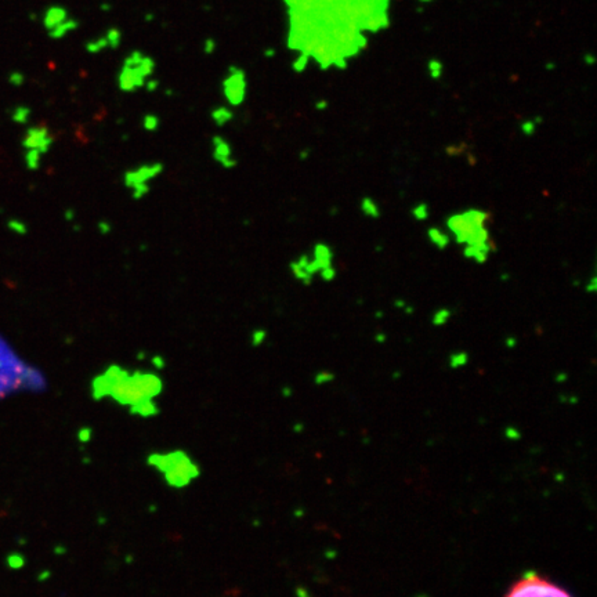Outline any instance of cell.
Masks as SVG:
<instances>
[{
  "label": "cell",
  "instance_id": "603a6c76",
  "mask_svg": "<svg viewBox=\"0 0 597 597\" xmlns=\"http://www.w3.org/2000/svg\"><path fill=\"white\" fill-rule=\"evenodd\" d=\"M307 62H308L307 54H302V56H299L297 58H296L295 61H293L292 67H293V69H295L296 72H303V71L306 69V67H307Z\"/></svg>",
  "mask_w": 597,
  "mask_h": 597
},
{
  "label": "cell",
  "instance_id": "f1b7e54d",
  "mask_svg": "<svg viewBox=\"0 0 597 597\" xmlns=\"http://www.w3.org/2000/svg\"><path fill=\"white\" fill-rule=\"evenodd\" d=\"M408 303L404 300V299H395L394 303H393V306H394L395 308H398V310H404V307H405Z\"/></svg>",
  "mask_w": 597,
  "mask_h": 597
},
{
  "label": "cell",
  "instance_id": "277c9868",
  "mask_svg": "<svg viewBox=\"0 0 597 597\" xmlns=\"http://www.w3.org/2000/svg\"><path fill=\"white\" fill-rule=\"evenodd\" d=\"M505 597H574L566 588L535 571L517 578L506 592Z\"/></svg>",
  "mask_w": 597,
  "mask_h": 597
},
{
  "label": "cell",
  "instance_id": "cb8c5ba5",
  "mask_svg": "<svg viewBox=\"0 0 597 597\" xmlns=\"http://www.w3.org/2000/svg\"><path fill=\"white\" fill-rule=\"evenodd\" d=\"M520 129H521L524 135H532L535 133L536 124L532 119H530V120H524L523 123L520 124Z\"/></svg>",
  "mask_w": 597,
  "mask_h": 597
},
{
  "label": "cell",
  "instance_id": "74e56055",
  "mask_svg": "<svg viewBox=\"0 0 597 597\" xmlns=\"http://www.w3.org/2000/svg\"><path fill=\"white\" fill-rule=\"evenodd\" d=\"M509 278H510V277H509L507 274H503V275H502V279H503V281H506V279H509Z\"/></svg>",
  "mask_w": 597,
  "mask_h": 597
},
{
  "label": "cell",
  "instance_id": "836d02e7",
  "mask_svg": "<svg viewBox=\"0 0 597 597\" xmlns=\"http://www.w3.org/2000/svg\"><path fill=\"white\" fill-rule=\"evenodd\" d=\"M144 18L147 19V22H151L152 19H155V14H151V12H148V14H145V15H144Z\"/></svg>",
  "mask_w": 597,
  "mask_h": 597
},
{
  "label": "cell",
  "instance_id": "e575fe53",
  "mask_svg": "<svg viewBox=\"0 0 597 597\" xmlns=\"http://www.w3.org/2000/svg\"><path fill=\"white\" fill-rule=\"evenodd\" d=\"M585 62H588V64H595V57H592V54H588V56L585 57Z\"/></svg>",
  "mask_w": 597,
  "mask_h": 597
},
{
  "label": "cell",
  "instance_id": "52a82bcc",
  "mask_svg": "<svg viewBox=\"0 0 597 597\" xmlns=\"http://www.w3.org/2000/svg\"><path fill=\"white\" fill-rule=\"evenodd\" d=\"M223 93L224 97L231 105H239L245 101L246 97L247 80L246 74L242 68L237 65L228 67L227 75L223 79Z\"/></svg>",
  "mask_w": 597,
  "mask_h": 597
},
{
  "label": "cell",
  "instance_id": "e0dca14e",
  "mask_svg": "<svg viewBox=\"0 0 597 597\" xmlns=\"http://www.w3.org/2000/svg\"><path fill=\"white\" fill-rule=\"evenodd\" d=\"M451 317H452V311L450 308H438L431 317V324L434 327H443L451 320Z\"/></svg>",
  "mask_w": 597,
  "mask_h": 597
},
{
  "label": "cell",
  "instance_id": "30bf717a",
  "mask_svg": "<svg viewBox=\"0 0 597 597\" xmlns=\"http://www.w3.org/2000/svg\"><path fill=\"white\" fill-rule=\"evenodd\" d=\"M78 28H79V21L72 18V17L69 15L65 21H62L61 24H58L57 26H54L51 31L47 32V35H49L50 39H53V40H61V39H64L65 36H68L71 32L76 31Z\"/></svg>",
  "mask_w": 597,
  "mask_h": 597
},
{
  "label": "cell",
  "instance_id": "ba28073f",
  "mask_svg": "<svg viewBox=\"0 0 597 597\" xmlns=\"http://www.w3.org/2000/svg\"><path fill=\"white\" fill-rule=\"evenodd\" d=\"M69 17L67 7L61 6V4H51V6L44 8L43 14H42V25L46 31H51L54 26L58 24H61L62 21Z\"/></svg>",
  "mask_w": 597,
  "mask_h": 597
},
{
  "label": "cell",
  "instance_id": "7a4b0ae2",
  "mask_svg": "<svg viewBox=\"0 0 597 597\" xmlns=\"http://www.w3.org/2000/svg\"><path fill=\"white\" fill-rule=\"evenodd\" d=\"M489 213L481 209H468L451 215L445 226L456 243L469 246H496L491 238Z\"/></svg>",
  "mask_w": 597,
  "mask_h": 597
},
{
  "label": "cell",
  "instance_id": "8fae6325",
  "mask_svg": "<svg viewBox=\"0 0 597 597\" xmlns=\"http://www.w3.org/2000/svg\"><path fill=\"white\" fill-rule=\"evenodd\" d=\"M313 254H314L313 260L318 264L320 271L322 270V268H325V267L333 265V252L332 249H331V246H328L327 243H321V242L320 243H317L314 246Z\"/></svg>",
  "mask_w": 597,
  "mask_h": 597
},
{
  "label": "cell",
  "instance_id": "3957f363",
  "mask_svg": "<svg viewBox=\"0 0 597 597\" xmlns=\"http://www.w3.org/2000/svg\"><path fill=\"white\" fill-rule=\"evenodd\" d=\"M42 384V377L19 359L10 347L0 340V397L22 388Z\"/></svg>",
  "mask_w": 597,
  "mask_h": 597
},
{
  "label": "cell",
  "instance_id": "4dcf8cb0",
  "mask_svg": "<svg viewBox=\"0 0 597 597\" xmlns=\"http://www.w3.org/2000/svg\"><path fill=\"white\" fill-rule=\"evenodd\" d=\"M274 56H277V50L275 49L268 47V49L264 50V57H267V58H272Z\"/></svg>",
  "mask_w": 597,
  "mask_h": 597
},
{
  "label": "cell",
  "instance_id": "44dd1931",
  "mask_svg": "<svg viewBox=\"0 0 597 597\" xmlns=\"http://www.w3.org/2000/svg\"><path fill=\"white\" fill-rule=\"evenodd\" d=\"M216 50H217V42H216L213 37H206L205 40H203V44H202V51L206 54V56H213L216 53Z\"/></svg>",
  "mask_w": 597,
  "mask_h": 597
},
{
  "label": "cell",
  "instance_id": "5bb4252c",
  "mask_svg": "<svg viewBox=\"0 0 597 597\" xmlns=\"http://www.w3.org/2000/svg\"><path fill=\"white\" fill-rule=\"evenodd\" d=\"M107 49H108V42H107L105 36L93 37V39L87 40L86 43H85V50H86L89 54H92V56L100 54V53H103V51H105Z\"/></svg>",
  "mask_w": 597,
  "mask_h": 597
},
{
  "label": "cell",
  "instance_id": "1f68e13d",
  "mask_svg": "<svg viewBox=\"0 0 597 597\" xmlns=\"http://www.w3.org/2000/svg\"><path fill=\"white\" fill-rule=\"evenodd\" d=\"M100 8H101L103 11L108 12V11H111L112 6L110 4V3H101V4H100Z\"/></svg>",
  "mask_w": 597,
  "mask_h": 597
},
{
  "label": "cell",
  "instance_id": "d6986e66",
  "mask_svg": "<svg viewBox=\"0 0 597 597\" xmlns=\"http://www.w3.org/2000/svg\"><path fill=\"white\" fill-rule=\"evenodd\" d=\"M427 68H429V74H430V76L433 79H438V78L441 76V74H443V64L440 61H437V60H431V61H429Z\"/></svg>",
  "mask_w": 597,
  "mask_h": 597
},
{
  "label": "cell",
  "instance_id": "9c48e42d",
  "mask_svg": "<svg viewBox=\"0 0 597 597\" xmlns=\"http://www.w3.org/2000/svg\"><path fill=\"white\" fill-rule=\"evenodd\" d=\"M496 250V246H466L463 247V257L477 264H485L489 254Z\"/></svg>",
  "mask_w": 597,
  "mask_h": 597
},
{
  "label": "cell",
  "instance_id": "ffe728a7",
  "mask_svg": "<svg viewBox=\"0 0 597 597\" xmlns=\"http://www.w3.org/2000/svg\"><path fill=\"white\" fill-rule=\"evenodd\" d=\"M468 145L462 142V144H451L445 148V152L448 156H458V155H463L466 151Z\"/></svg>",
  "mask_w": 597,
  "mask_h": 597
},
{
  "label": "cell",
  "instance_id": "4fadbf2b",
  "mask_svg": "<svg viewBox=\"0 0 597 597\" xmlns=\"http://www.w3.org/2000/svg\"><path fill=\"white\" fill-rule=\"evenodd\" d=\"M359 209L362 212V215L366 216L368 219H379V217H380V208H379V205L369 197H365L361 199V202H359Z\"/></svg>",
  "mask_w": 597,
  "mask_h": 597
},
{
  "label": "cell",
  "instance_id": "8992f818",
  "mask_svg": "<svg viewBox=\"0 0 597 597\" xmlns=\"http://www.w3.org/2000/svg\"><path fill=\"white\" fill-rule=\"evenodd\" d=\"M155 465L166 476V480L173 485H184L198 474V469L183 454L166 456H154Z\"/></svg>",
  "mask_w": 597,
  "mask_h": 597
},
{
  "label": "cell",
  "instance_id": "9a60e30c",
  "mask_svg": "<svg viewBox=\"0 0 597 597\" xmlns=\"http://www.w3.org/2000/svg\"><path fill=\"white\" fill-rule=\"evenodd\" d=\"M104 36L105 39H107V42H108V49L112 50L118 49V47L122 44V40H123V33H122V31H120L118 26L108 28Z\"/></svg>",
  "mask_w": 597,
  "mask_h": 597
},
{
  "label": "cell",
  "instance_id": "5b68a950",
  "mask_svg": "<svg viewBox=\"0 0 597 597\" xmlns=\"http://www.w3.org/2000/svg\"><path fill=\"white\" fill-rule=\"evenodd\" d=\"M155 72L152 57L144 54L141 50H133L124 57L120 71L118 74V85L122 92H134L151 78Z\"/></svg>",
  "mask_w": 597,
  "mask_h": 597
},
{
  "label": "cell",
  "instance_id": "7c38bea8",
  "mask_svg": "<svg viewBox=\"0 0 597 597\" xmlns=\"http://www.w3.org/2000/svg\"><path fill=\"white\" fill-rule=\"evenodd\" d=\"M427 239H429V242L433 246H436L440 250H445L447 247L450 246L451 235L443 231L441 228L430 227L427 230Z\"/></svg>",
  "mask_w": 597,
  "mask_h": 597
},
{
  "label": "cell",
  "instance_id": "f546056e",
  "mask_svg": "<svg viewBox=\"0 0 597 597\" xmlns=\"http://www.w3.org/2000/svg\"><path fill=\"white\" fill-rule=\"evenodd\" d=\"M315 108H317L318 111H325L328 108V101L327 100H320V101L315 104Z\"/></svg>",
  "mask_w": 597,
  "mask_h": 597
},
{
  "label": "cell",
  "instance_id": "d590c367",
  "mask_svg": "<svg viewBox=\"0 0 597 597\" xmlns=\"http://www.w3.org/2000/svg\"><path fill=\"white\" fill-rule=\"evenodd\" d=\"M375 315H376V317H377V318H382L383 313H382V311H377V313H376Z\"/></svg>",
  "mask_w": 597,
  "mask_h": 597
},
{
  "label": "cell",
  "instance_id": "7402d4cb",
  "mask_svg": "<svg viewBox=\"0 0 597 597\" xmlns=\"http://www.w3.org/2000/svg\"><path fill=\"white\" fill-rule=\"evenodd\" d=\"M318 274H320L321 278H322V281H325V282H331V281H333V279L336 278V275H338V271H336V268H335L333 265H329V267L322 268V270H321Z\"/></svg>",
  "mask_w": 597,
  "mask_h": 597
},
{
  "label": "cell",
  "instance_id": "4316f807",
  "mask_svg": "<svg viewBox=\"0 0 597 597\" xmlns=\"http://www.w3.org/2000/svg\"><path fill=\"white\" fill-rule=\"evenodd\" d=\"M144 86H145V89H147L148 92H154V90H156L158 86H159V82L155 79V78H148V79L145 80V83H144Z\"/></svg>",
  "mask_w": 597,
  "mask_h": 597
},
{
  "label": "cell",
  "instance_id": "83f0119b",
  "mask_svg": "<svg viewBox=\"0 0 597 597\" xmlns=\"http://www.w3.org/2000/svg\"><path fill=\"white\" fill-rule=\"evenodd\" d=\"M144 124H145L147 129H155L156 124H158V119L155 117H152V115H148V117H145V119H144Z\"/></svg>",
  "mask_w": 597,
  "mask_h": 597
},
{
  "label": "cell",
  "instance_id": "d4e9b609",
  "mask_svg": "<svg viewBox=\"0 0 597 597\" xmlns=\"http://www.w3.org/2000/svg\"><path fill=\"white\" fill-rule=\"evenodd\" d=\"M10 82L15 86H19V85L24 83V75L18 72V71H14V72L10 74Z\"/></svg>",
  "mask_w": 597,
  "mask_h": 597
},
{
  "label": "cell",
  "instance_id": "d6a6232c",
  "mask_svg": "<svg viewBox=\"0 0 597 597\" xmlns=\"http://www.w3.org/2000/svg\"><path fill=\"white\" fill-rule=\"evenodd\" d=\"M413 310H415V308H413L412 306L406 304V306H405V307H404V310H402V311H404L405 314H413Z\"/></svg>",
  "mask_w": 597,
  "mask_h": 597
},
{
  "label": "cell",
  "instance_id": "ac0fdd59",
  "mask_svg": "<svg viewBox=\"0 0 597 597\" xmlns=\"http://www.w3.org/2000/svg\"><path fill=\"white\" fill-rule=\"evenodd\" d=\"M212 117H213V119H215L217 123L222 124L226 123L227 120H230L231 117H233V114H231V111L227 110V108H217V110L213 111Z\"/></svg>",
  "mask_w": 597,
  "mask_h": 597
},
{
  "label": "cell",
  "instance_id": "8d00e7d4",
  "mask_svg": "<svg viewBox=\"0 0 597 597\" xmlns=\"http://www.w3.org/2000/svg\"><path fill=\"white\" fill-rule=\"evenodd\" d=\"M308 156V151H304V152H302V158L304 159V158H307Z\"/></svg>",
  "mask_w": 597,
  "mask_h": 597
},
{
  "label": "cell",
  "instance_id": "2e32d148",
  "mask_svg": "<svg viewBox=\"0 0 597 597\" xmlns=\"http://www.w3.org/2000/svg\"><path fill=\"white\" fill-rule=\"evenodd\" d=\"M411 216L416 222H426L430 217V208L429 205L425 202H420L418 205H415L411 209Z\"/></svg>",
  "mask_w": 597,
  "mask_h": 597
},
{
  "label": "cell",
  "instance_id": "484cf974",
  "mask_svg": "<svg viewBox=\"0 0 597 597\" xmlns=\"http://www.w3.org/2000/svg\"><path fill=\"white\" fill-rule=\"evenodd\" d=\"M585 290L586 293H595L597 290V277L596 274H593L591 277V279H589V282L585 285Z\"/></svg>",
  "mask_w": 597,
  "mask_h": 597
},
{
  "label": "cell",
  "instance_id": "6da1fadb",
  "mask_svg": "<svg viewBox=\"0 0 597 597\" xmlns=\"http://www.w3.org/2000/svg\"><path fill=\"white\" fill-rule=\"evenodd\" d=\"M160 380L151 373L130 375L126 370L112 366L107 373L101 375L94 382V391L97 397L110 395L120 404L140 409L142 415H147L145 409H154L151 400L160 391Z\"/></svg>",
  "mask_w": 597,
  "mask_h": 597
}]
</instances>
